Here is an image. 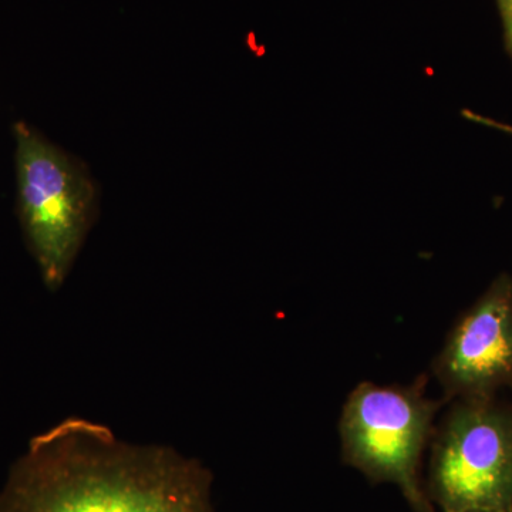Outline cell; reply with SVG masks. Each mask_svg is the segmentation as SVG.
<instances>
[{
    "instance_id": "obj_6",
    "label": "cell",
    "mask_w": 512,
    "mask_h": 512,
    "mask_svg": "<svg viewBox=\"0 0 512 512\" xmlns=\"http://www.w3.org/2000/svg\"><path fill=\"white\" fill-rule=\"evenodd\" d=\"M501 18H503L505 43L512 57V0H498Z\"/></svg>"
},
{
    "instance_id": "obj_3",
    "label": "cell",
    "mask_w": 512,
    "mask_h": 512,
    "mask_svg": "<svg viewBox=\"0 0 512 512\" xmlns=\"http://www.w3.org/2000/svg\"><path fill=\"white\" fill-rule=\"evenodd\" d=\"M427 383L423 375L406 386L357 384L339 421L343 463L372 483L396 485L414 512H436L420 467L446 402L430 399Z\"/></svg>"
},
{
    "instance_id": "obj_9",
    "label": "cell",
    "mask_w": 512,
    "mask_h": 512,
    "mask_svg": "<svg viewBox=\"0 0 512 512\" xmlns=\"http://www.w3.org/2000/svg\"><path fill=\"white\" fill-rule=\"evenodd\" d=\"M510 387H511V389H512V384H511V386H510Z\"/></svg>"
},
{
    "instance_id": "obj_2",
    "label": "cell",
    "mask_w": 512,
    "mask_h": 512,
    "mask_svg": "<svg viewBox=\"0 0 512 512\" xmlns=\"http://www.w3.org/2000/svg\"><path fill=\"white\" fill-rule=\"evenodd\" d=\"M16 210L43 284L59 291L99 217L89 167L26 121L13 124Z\"/></svg>"
},
{
    "instance_id": "obj_8",
    "label": "cell",
    "mask_w": 512,
    "mask_h": 512,
    "mask_svg": "<svg viewBox=\"0 0 512 512\" xmlns=\"http://www.w3.org/2000/svg\"><path fill=\"white\" fill-rule=\"evenodd\" d=\"M464 512H494V511L473 510V511H464Z\"/></svg>"
},
{
    "instance_id": "obj_1",
    "label": "cell",
    "mask_w": 512,
    "mask_h": 512,
    "mask_svg": "<svg viewBox=\"0 0 512 512\" xmlns=\"http://www.w3.org/2000/svg\"><path fill=\"white\" fill-rule=\"evenodd\" d=\"M212 484L198 458L73 416L29 441L0 488V512H215Z\"/></svg>"
},
{
    "instance_id": "obj_5",
    "label": "cell",
    "mask_w": 512,
    "mask_h": 512,
    "mask_svg": "<svg viewBox=\"0 0 512 512\" xmlns=\"http://www.w3.org/2000/svg\"><path fill=\"white\" fill-rule=\"evenodd\" d=\"M431 372L444 402L494 397L512 384V278L503 274L448 333Z\"/></svg>"
},
{
    "instance_id": "obj_4",
    "label": "cell",
    "mask_w": 512,
    "mask_h": 512,
    "mask_svg": "<svg viewBox=\"0 0 512 512\" xmlns=\"http://www.w3.org/2000/svg\"><path fill=\"white\" fill-rule=\"evenodd\" d=\"M424 481L443 512H512V406L458 399L437 424Z\"/></svg>"
},
{
    "instance_id": "obj_7",
    "label": "cell",
    "mask_w": 512,
    "mask_h": 512,
    "mask_svg": "<svg viewBox=\"0 0 512 512\" xmlns=\"http://www.w3.org/2000/svg\"><path fill=\"white\" fill-rule=\"evenodd\" d=\"M463 116L466 119L473 121V123L481 124V126L495 128V130L503 131V133L512 136V126L510 124L500 123V121L488 119V117L480 116V114L473 113V111H463Z\"/></svg>"
}]
</instances>
